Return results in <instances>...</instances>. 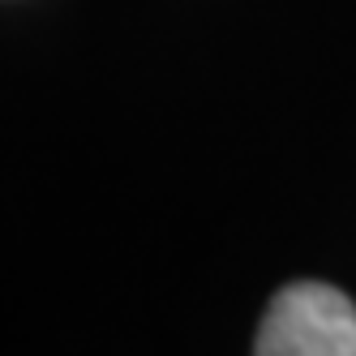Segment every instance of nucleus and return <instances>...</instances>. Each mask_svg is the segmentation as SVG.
Masks as SVG:
<instances>
[{
    "label": "nucleus",
    "mask_w": 356,
    "mask_h": 356,
    "mask_svg": "<svg viewBox=\"0 0 356 356\" xmlns=\"http://www.w3.org/2000/svg\"><path fill=\"white\" fill-rule=\"evenodd\" d=\"M258 356H356V309L330 284L284 288L258 326Z\"/></svg>",
    "instance_id": "nucleus-1"
}]
</instances>
